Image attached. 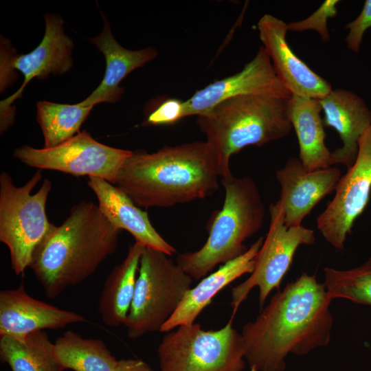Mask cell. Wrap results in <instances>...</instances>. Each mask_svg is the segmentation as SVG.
I'll list each match as a JSON object with an SVG mask.
<instances>
[{"label":"cell","mask_w":371,"mask_h":371,"mask_svg":"<svg viewBox=\"0 0 371 371\" xmlns=\"http://www.w3.org/2000/svg\"><path fill=\"white\" fill-rule=\"evenodd\" d=\"M318 100L324 126L335 128L342 141V146L331 152L333 164L348 169L356 159L361 137L371 126V111L361 97L346 89H332Z\"/></svg>","instance_id":"cell-17"},{"label":"cell","mask_w":371,"mask_h":371,"mask_svg":"<svg viewBox=\"0 0 371 371\" xmlns=\"http://www.w3.org/2000/svg\"><path fill=\"white\" fill-rule=\"evenodd\" d=\"M333 300L315 275L303 273L278 291L242 329L250 371H284L290 353L326 346L331 337Z\"/></svg>","instance_id":"cell-1"},{"label":"cell","mask_w":371,"mask_h":371,"mask_svg":"<svg viewBox=\"0 0 371 371\" xmlns=\"http://www.w3.org/2000/svg\"><path fill=\"white\" fill-rule=\"evenodd\" d=\"M114 371H153L144 361L137 359H121Z\"/></svg>","instance_id":"cell-30"},{"label":"cell","mask_w":371,"mask_h":371,"mask_svg":"<svg viewBox=\"0 0 371 371\" xmlns=\"http://www.w3.org/2000/svg\"><path fill=\"white\" fill-rule=\"evenodd\" d=\"M89 187L95 194L101 212L119 230H126L139 242L172 256L176 249L155 229L146 211L137 207L115 185L98 177H89Z\"/></svg>","instance_id":"cell-18"},{"label":"cell","mask_w":371,"mask_h":371,"mask_svg":"<svg viewBox=\"0 0 371 371\" xmlns=\"http://www.w3.org/2000/svg\"><path fill=\"white\" fill-rule=\"evenodd\" d=\"M192 280L170 256L145 247L124 324L127 336L135 339L160 331L192 288Z\"/></svg>","instance_id":"cell-7"},{"label":"cell","mask_w":371,"mask_h":371,"mask_svg":"<svg viewBox=\"0 0 371 371\" xmlns=\"http://www.w3.org/2000/svg\"><path fill=\"white\" fill-rule=\"evenodd\" d=\"M257 28L277 78L291 95L321 99L332 91L330 84L292 51L286 39L287 23L266 14Z\"/></svg>","instance_id":"cell-14"},{"label":"cell","mask_w":371,"mask_h":371,"mask_svg":"<svg viewBox=\"0 0 371 371\" xmlns=\"http://www.w3.org/2000/svg\"><path fill=\"white\" fill-rule=\"evenodd\" d=\"M324 278L323 284L332 300L341 298L371 306V256L350 269L326 267Z\"/></svg>","instance_id":"cell-26"},{"label":"cell","mask_w":371,"mask_h":371,"mask_svg":"<svg viewBox=\"0 0 371 371\" xmlns=\"http://www.w3.org/2000/svg\"><path fill=\"white\" fill-rule=\"evenodd\" d=\"M86 321L81 315L31 297L21 284L0 291V336L21 337Z\"/></svg>","instance_id":"cell-16"},{"label":"cell","mask_w":371,"mask_h":371,"mask_svg":"<svg viewBox=\"0 0 371 371\" xmlns=\"http://www.w3.org/2000/svg\"><path fill=\"white\" fill-rule=\"evenodd\" d=\"M263 241V237L258 238L243 254L224 263L215 272L190 289L176 311L162 326L160 332L168 333L181 325L194 323L199 314L220 291L240 276L251 273Z\"/></svg>","instance_id":"cell-20"},{"label":"cell","mask_w":371,"mask_h":371,"mask_svg":"<svg viewBox=\"0 0 371 371\" xmlns=\"http://www.w3.org/2000/svg\"><path fill=\"white\" fill-rule=\"evenodd\" d=\"M275 94L291 97L280 82L263 46L241 71L214 81L196 91L186 101L187 117L205 114L221 102L237 95Z\"/></svg>","instance_id":"cell-15"},{"label":"cell","mask_w":371,"mask_h":371,"mask_svg":"<svg viewBox=\"0 0 371 371\" xmlns=\"http://www.w3.org/2000/svg\"><path fill=\"white\" fill-rule=\"evenodd\" d=\"M121 232L93 202L74 205L36 247L29 267L47 297L55 298L92 275L115 251Z\"/></svg>","instance_id":"cell-3"},{"label":"cell","mask_w":371,"mask_h":371,"mask_svg":"<svg viewBox=\"0 0 371 371\" xmlns=\"http://www.w3.org/2000/svg\"><path fill=\"white\" fill-rule=\"evenodd\" d=\"M104 27L102 32L89 38L104 55L106 69L104 78L98 87L84 100L78 104L82 106H94L107 102L115 103L120 100L124 89L120 83L133 70L143 67L157 55V50L148 47L139 50H130L120 45L113 37L109 21L103 13Z\"/></svg>","instance_id":"cell-19"},{"label":"cell","mask_w":371,"mask_h":371,"mask_svg":"<svg viewBox=\"0 0 371 371\" xmlns=\"http://www.w3.org/2000/svg\"><path fill=\"white\" fill-rule=\"evenodd\" d=\"M338 0H326L308 18L287 23L288 30L293 32H304L315 30L321 36L322 41L328 42L330 33L327 25L329 18L336 16Z\"/></svg>","instance_id":"cell-28"},{"label":"cell","mask_w":371,"mask_h":371,"mask_svg":"<svg viewBox=\"0 0 371 371\" xmlns=\"http://www.w3.org/2000/svg\"><path fill=\"white\" fill-rule=\"evenodd\" d=\"M269 213V231L256 257L254 269L246 280L232 288V318L254 287H258V302L262 309L269 293L275 289L279 291L297 248L315 242L313 229L302 225L286 227L281 210L276 203L270 205Z\"/></svg>","instance_id":"cell-10"},{"label":"cell","mask_w":371,"mask_h":371,"mask_svg":"<svg viewBox=\"0 0 371 371\" xmlns=\"http://www.w3.org/2000/svg\"><path fill=\"white\" fill-rule=\"evenodd\" d=\"M215 152L207 142L132 151L115 186L139 207H168L202 199L219 188Z\"/></svg>","instance_id":"cell-2"},{"label":"cell","mask_w":371,"mask_h":371,"mask_svg":"<svg viewBox=\"0 0 371 371\" xmlns=\"http://www.w3.org/2000/svg\"><path fill=\"white\" fill-rule=\"evenodd\" d=\"M322 111L318 99L294 95L289 99L290 120L298 139L299 158L309 171L333 165L331 152L325 144Z\"/></svg>","instance_id":"cell-21"},{"label":"cell","mask_w":371,"mask_h":371,"mask_svg":"<svg viewBox=\"0 0 371 371\" xmlns=\"http://www.w3.org/2000/svg\"><path fill=\"white\" fill-rule=\"evenodd\" d=\"M54 352L64 370L114 371L118 361L102 340L85 338L73 330L56 339Z\"/></svg>","instance_id":"cell-24"},{"label":"cell","mask_w":371,"mask_h":371,"mask_svg":"<svg viewBox=\"0 0 371 371\" xmlns=\"http://www.w3.org/2000/svg\"><path fill=\"white\" fill-rule=\"evenodd\" d=\"M145 246L135 241L124 260L107 276L99 300L103 322L111 327L125 324L133 302L140 258Z\"/></svg>","instance_id":"cell-22"},{"label":"cell","mask_w":371,"mask_h":371,"mask_svg":"<svg viewBox=\"0 0 371 371\" xmlns=\"http://www.w3.org/2000/svg\"><path fill=\"white\" fill-rule=\"evenodd\" d=\"M92 109L78 103L38 102L36 119L43 135V148L55 147L78 134Z\"/></svg>","instance_id":"cell-25"},{"label":"cell","mask_w":371,"mask_h":371,"mask_svg":"<svg viewBox=\"0 0 371 371\" xmlns=\"http://www.w3.org/2000/svg\"><path fill=\"white\" fill-rule=\"evenodd\" d=\"M131 153L100 143L82 131L53 148H35L27 145L16 148L13 156L38 170L98 177L115 185L121 167Z\"/></svg>","instance_id":"cell-9"},{"label":"cell","mask_w":371,"mask_h":371,"mask_svg":"<svg viewBox=\"0 0 371 371\" xmlns=\"http://www.w3.org/2000/svg\"><path fill=\"white\" fill-rule=\"evenodd\" d=\"M41 179L38 170L18 187L8 173L0 174V241L9 249L12 269L16 276L23 275L30 267L35 249L54 225L45 210L52 182L45 179L32 194Z\"/></svg>","instance_id":"cell-6"},{"label":"cell","mask_w":371,"mask_h":371,"mask_svg":"<svg viewBox=\"0 0 371 371\" xmlns=\"http://www.w3.org/2000/svg\"><path fill=\"white\" fill-rule=\"evenodd\" d=\"M232 320L218 330L194 322L168 332L157 348L160 371H242L245 344Z\"/></svg>","instance_id":"cell-8"},{"label":"cell","mask_w":371,"mask_h":371,"mask_svg":"<svg viewBox=\"0 0 371 371\" xmlns=\"http://www.w3.org/2000/svg\"><path fill=\"white\" fill-rule=\"evenodd\" d=\"M333 199L317 218V228L325 240L342 250L355 221L367 206L371 192V126L359 141L354 164L335 187Z\"/></svg>","instance_id":"cell-11"},{"label":"cell","mask_w":371,"mask_h":371,"mask_svg":"<svg viewBox=\"0 0 371 371\" xmlns=\"http://www.w3.org/2000/svg\"><path fill=\"white\" fill-rule=\"evenodd\" d=\"M144 125L164 126L177 123L187 117L186 101L175 98L152 102L147 107Z\"/></svg>","instance_id":"cell-27"},{"label":"cell","mask_w":371,"mask_h":371,"mask_svg":"<svg viewBox=\"0 0 371 371\" xmlns=\"http://www.w3.org/2000/svg\"><path fill=\"white\" fill-rule=\"evenodd\" d=\"M0 357L12 371H64L44 330L21 337L0 336Z\"/></svg>","instance_id":"cell-23"},{"label":"cell","mask_w":371,"mask_h":371,"mask_svg":"<svg viewBox=\"0 0 371 371\" xmlns=\"http://www.w3.org/2000/svg\"><path fill=\"white\" fill-rule=\"evenodd\" d=\"M341 176L338 168L309 171L300 158H289L276 173L280 186V199L276 203L281 210L284 225H301L314 207L335 190Z\"/></svg>","instance_id":"cell-13"},{"label":"cell","mask_w":371,"mask_h":371,"mask_svg":"<svg viewBox=\"0 0 371 371\" xmlns=\"http://www.w3.org/2000/svg\"><path fill=\"white\" fill-rule=\"evenodd\" d=\"M44 18L45 31L40 44L28 54L14 56L8 64V68L22 73L24 81L16 92L0 103L1 133L12 125L14 112L11 105L22 97L25 87L34 78L44 80L50 75L63 74L72 67L74 43L64 32L63 19L54 14H45Z\"/></svg>","instance_id":"cell-12"},{"label":"cell","mask_w":371,"mask_h":371,"mask_svg":"<svg viewBox=\"0 0 371 371\" xmlns=\"http://www.w3.org/2000/svg\"><path fill=\"white\" fill-rule=\"evenodd\" d=\"M275 94H248L226 99L196 123L213 148L219 176L232 172V156L249 146H262L286 136L291 130L289 99Z\"/></svg>","instance_id":"cell-4"},{"label":"cell","mask_w":371,"mask_h":371,"mask_svg":"<svg viewBox=\"0 0 371 371\" xmlns=\"http://www.w3.org/2000/svg\"><path fill=\"white\" fill-rule=\"evenodd\" d=\"M225 199L214 213L209 236L197 251L178 255L177 264L192 279L207 275L217 265L243 254L244 242L262 226L265 206L255 181L249 177L221 178Z\"/></svg>","instance_id":"cell-5"},{"label":"cell","mask_w":371,"mask_h":371,"mask_svg":"<svg viewBox=\"0 0 371 371\" xmlns=\"http://www.w3.org/2000/svg\"><path fill=\"white\" fill-rule=\"evenodd\" d=\"M370 27L371 0H366L358 17L345 27L346 29L349 30L346 38V43L350 51L355 53L359 52L363 34L366 30Z\"/></svg>","instance_id":"cell-29"}]
</instances>
